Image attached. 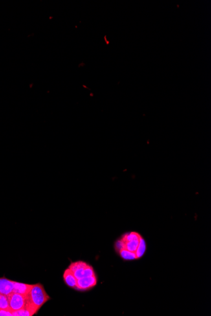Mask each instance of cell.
Listing matches in <instances>:
<instances>
[{"instance_id": "3", "label": "cell", "mask_w": 211, "mask_h": 316, "mask_svg": "<svg viewBox=\"0 0 211 316\" xmlns=\"http://www.w3.org/2000/svg\"><path fill=\"white\" fill-rule=\"evenodd\" d=\"M69 268L73 272L77 280L96 275L93 267L84 261H79L72 263Z\"/></svg>"}, {"instance_id": "8", "label": "cell", "mask_w": 211, "mask_h": 316, "mask_svg": "<svg viewBox=\"0 0 211 316\" xmlns=\"http://www.w3.org/2000/svg\"><path fill=\"white\" fill-rule=\"evenodd\" d=\"M13 281L8 279L5 276L0 278V293L8 295L12 292Z\"/></svg>"}, {"instance_id": "11", "label": "cell", "mask_w": 211, "mask_h": 316, "mask_svg": "<svg viewBox=\"0 0 211 316\" xmlns=\"http://www.w3.org/2000/svg\"><path fill=\"white\" fill-rule=\"evenodd\" d=\"M0 316H13L12 311L10 309H0Z\"/></svg>"}, {"instance_id": "7", "label": "cell", "mask_w": 211, "mask_h": 316, "mask_svg": "<svg viewBox=\"0 0 211 316\" xmlns=\"http://www.w3.org/2000/svg\"><path fill=\"white\" fill-rule=\"evenodd\" d=\"M32 285L23 284L13 281L12 292L22 294V295H28L31 290Z\"/></svg>"}, {"instance_id": "5", "label": "cell", "mask_w": 211, "mask_h": 316, "mask_svg": "<svg viewBox=\"0 0 211 316\" xmlns=\"http://www.w3.org/2000/svg\"><path fill=\"white\" fill-rule=\"evenodd\" d=\"M97 282H98V278L96 275L78 280L76 290L78 291H89L96 286Z\"/></svg>"}, {"instance_id": "1", "label": "cell", "mask_w": 211, "mask_h": 316, "mask_svg": "<svg viewBox=\"0 0 211 316\" xmlns=\"http://www.w3.org/2000/svg\"><path fill=\"white\" fill-rule=\"evenodd\" d=\"M146 248L142 235L133 231L123 234L115 243L116 252L125 261L139 260L144 256Z\"/></svg>"}, {"instance_id": "2", "label": "cell", "mask_w": 211, "mask_h": 316, "mask_svg": "<svg viewBox=\"0 0 211 316\" xmlns=\"http://www.w3.org/2000/svg\"><path fill=\"white\" fill-rule=\"evenodd\" d=\"M28 295L30 302L37 310H39L43 305L50 299V296L46 293L43 285L41 284L32 285V289Z\"/></svg>"}, {"instance_id": "10", "label": "cell", "mask_w": 211, "mask_h": 316, "mask_svg": "<svg viewBox=\"0 0 211 316\" xmlns=\"http://www.w3.org/2000/svg\"><path fill=\"white\" fill-rule=\"evenodd\" d=\"M0 309H10L8 295L0 293Z\"/></svg>"}, {"instance_id": "4", "label": "cell", "mask_w": 211, "mask_h": 316, "mask_svg": "<svg viewBox=\"0 0 211 316\" xmlns=\"http://www.w3.org/2000/svg\"><path fill=\"white\" fill-rule=\"evenodd\" d=\"M9 307L12 311L21 310L26 306L28 300V295L12 292L8 295Z\"/></svg>"}, {"instance_id": "6", "label": "cell", "mask_w": 211, "mask_h": 316, "mask_svg": "<svg viewBox=\"0 0 211 316\" xmlns=\"http://www.w3.org/2000/svg\"><path fill=\"white\" fill-rule=\"evenodd\" d=\"M38 311L30 302L29 298H28L27 304L23 309L17 311H12V313L13 316H32L36 315Z\"/></svg>"}, {"instance_id": "9", "label": "cell", "mask_w": 211, "mask_h": 316, "mask_svg": "<svg viewBox=\"0 0 211 316\" xmlns=\"http://www.w3.org/2000/svg\"><path fill=\"white\" fill-rule=\"evenodd\" d=\"M63 280H64V282L68 287L76 290L77 279L74 275L73 272L70 270L69 267L65 269L64 273H63Z\"/></svg>"}]
</instances>
